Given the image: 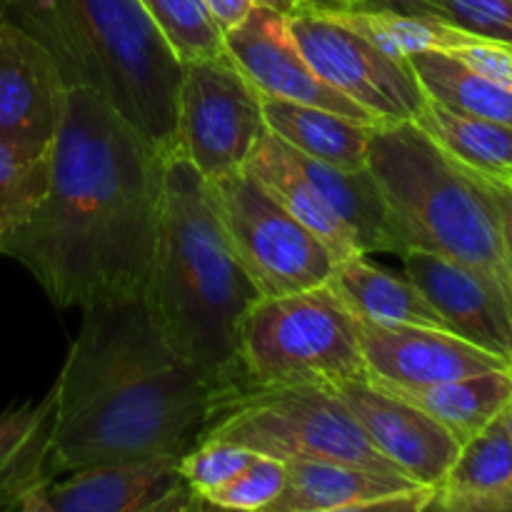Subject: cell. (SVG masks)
<instances>
[{
	"mask_svg": "<svg viewBox=\"0 0 512 512\" xmlns=\"http://www.w3.org/2000/svg\"><path fill=\"white\" fill-rule=\"evenodd\" d=\"M265 130L260 93L228 53L183 63L175 153L205 178L243 170Z\"/></svg>",
	"mask_w": 512,
	"mask_h": 512,
	"instance_id": "obj_9",
	"label": "cell"
},
{
	"mask_svg": "<svg viewBox=\"0 0 512 512\" xmlns=\"http://www.w3.org/2000/svg\"><path fill=\"white\" fill-rule=\"evenodd\" d=\"M225 53L265 98L315 105L360 123L378 125L360 105L330 88L315 73L290 30L288 15L268 5L255 3L238 25L225 30Z\"/></svg>",
	"mask_w": 512,
	"mask_h": 512,
	"instance_id": "obj_13",
	"label": "cell"
},
{
	"mask_svg": "<svg viewBox=\"0 0 512 512\" xmlns=\"http://www.w3.org/2000/svg\"><path fill=\"white\" fill-rule=\"evenodd\" d=\"M368 168L408 250H428L488 280L512 310L498 210L478 173L455 163L415 120L373 125Z\"/></svg>",
	"mask_w": 512,
	"mask_h": 512,
	"instance_id": "obj_5",
	"label": "cell"
},
{
	"mask_svg": "<svg viewBox=\"0 0 512 512\" xmlns=\"http://www.w3.org/2000/svg\"><path fill=\"white\" fill-rule=\"evenodd\" d=\"M255 3L268 5V8L288 15V18H293V15H300V13H308V3H305V0H255Z\"/></svg>",
	"mask_w": 512,
	"mask_h": 512,
	"instance_id": "obj_38",
	"label": "cell"
},
{
	"mask_svg": "<svg viewBox=\"0 0 512 512\" xmlns=\"http://www.w3.org/2000/svg\"><path fill=\"white\" fill-rule=\"evenodd\" d=\"M448 55L458 58L460 63L468 65L475 73L485 75V78L493 80V83L512 90V45L498 43V40L478 38V35H475L473 40L458 45V48L450 50Z\"/></svg>",
	"mask_w": 512,
	"mask_h": 512,
	"instance_id": "obj_33",
	"label": "cell"
},
{
	"mask_svg": "<svg viewBox=\"0 0 512 512\" xmlns=\"http://www.w3.org/2000/svg\"><path fill=\"white\" fill-rule=\"evenodd\" d=\"M68 85L50 50L15 20L0 18V143L38 158L53 153Z\"/></svg>",
	"mask_w": 512,
	"mask_h": 512,
	"instance_id": "obj_12",
	"label": "cell"
},
{
	"mask_svg": "<svg viewBox=\"0 0 512 512\" xmlns=\"http://www.w3.org/2000/svg\"><path fill=\"white\" fill-rule=\"evenodd\" d=\"M180 63L225 53V33L205 0H140Z\"/></svg>",
	"mask_w": 512,
	"mask_h": 512,
	"instance_id": "obj_28",
	"label": "cell"
},
{
	"mask_svg": "<svg viewBox=\"0 0 512 512\" xmlns=\"http://www.w3.org/2000/svg\"><path fill=\"white\" fill-rule=\"evenodd\" d=\"M290 30L315 73L375 123L415 120L428 103L410 60L383 53L333 15H293Z\"/></svg>",
	"mask_w": 512,
	"mask_h": 512,
	"instance_id": "obj_10",
	"label": "cell"
},
{
	"mask_svg": "<svg viewBox=\"0 0 512 512\" xmlns=\"http://www.w3.org/2000/svg\"><path fill=\"white\" fill-rule=\"evenodd\" d=\"M205 5L210 8L213 18L218 20V25L225 30H230L233 25H238L245 15L253 10L255 0H205Z\"/></svg>",
	"mask_w": 512,
	"mask_h": 512,
	"instance_id": "obj_36",
	"label": "cell"
},
{
	"mask_svg": "<svg viewBox=\"0 0 512 512\" xmlns=\"http://www.w3.org/2000/svg\"><path fill=\"white\" fill-rule=\"evenodd\" d=\"M208 183L220 223L260 298L328 283L335 255L258 180L238 170Z\"/></svg>",
	"mask_w": 512,
	"mask_h": 512,
	"instance_id": "obj_8",
	"label": "cell"
},
{
	"mask_svg": "<svg viewBox=\"0 0 512 512\" xmlns=\"http://www.w3.org/2000/svg\"><path fill=\"white\" fill-rule=\"evenodd\" d=\"M285 485L283 460L258 455L245 470L220 488L203 495V510H240L265 512L278 500Z\"/></svg>",
	"mask_w": 512,
	"mask_h": 512,
	"instance_id": "obj_30",
	"label": "cell"
},
{
	"mask_svg": "<svg viewBox=\"0 0 512 512\" xmlns=\"http://www.w3.org/2000/svg\"><path fill=\"white\" fill-rule=\"evenodd\" d=\"M258 453L228 440H198L195 448L178 458V468L188 488L193 490L203 505V495L220 488L230 478L248 468Z\"/></svg>",
	"mask_w": 512,
	"mask_h": 512,
	"instance_id": "obj_31",
	"label": "cell"
},
{
	"mask_svg": "<svg viewBox=\"0 0 512 512\" xmlns=\"http://www.w3.org/2000/svg\"><path fill=\"white\" fill-rule=\"evenodd\" d=\"M55 478L90 465L180 455L208 420L213 383L165 340L145 298L83 305L53 388Z\"/></svg>",
	"mask_w": 512,
	"mask_h": 512,
	"instance_id": "obj_2",
	"label": "cell"
},
{
	"mask_svg": "<svg viewBox=\"0 0 512 512\" xmlns=\"http://www.w3.org/2000/svg\"><path fill=\"white\" fill-rule=\"evenodd\" d=\"M313 13H348V10H363L360 0H305Z\"/></svg>",
	"mask_w": 512,
	"mask_h": 512,
	"instance_id": "obj_37",
	"label": "cell"
},
{
	"mask_svg": "<svg viewBox=\"0 0 512 512\" xmlns=\"http://www.w3.org/2000/svg\"><path fill=\"white\" fill-rule=\"evenodd\" d=\"M445 20L478 38L512 45V0H438Z\"/></svg>",
	"mask_w": 512,
	"mask_h": 512,
	"instance_id": "obj_32",
	"label": "cell"
},
{
	"mask_svg": "<svg viewBox=\"0 0 512 512\" xmlns=\"http://www.w3.org/2000/svg\"><path fill=\"white\" fill-rule=\"evenodd\" d=\"M393 393L438 420L463 445L508 408L512 400V368L488 370L428 388L393 390Z\"/></svg>",
	"mask_w": 512,
	"mask_h": 512,
	"instance_id": "obj_24",
	"label": "cell"
},
{
	"mask_svg": "<svg viewBox=\"0 0 512 512\" xmlns=\"http://www.w3.org/2000/svg\"><path fill=\"white\" fill-rule=\"evenodd\" d=\"M145 305L170 345L215 388L233 383L240 320L260 298L240 265L210 183L180 153L163 158Z\"/></svg>",
	"mask_w": 512,
	"mask_h": 512,
	"instance_id": "obj_3",
	"label": "cell"
},
{
	"mask_svg": "<svg viewBox=\"0 0 512 512\" xmlns=\"http://www.w3.org/2000/svg\"><path fill=\"white\" fill-rule=\"evenodd\" d=\"M410 65L428 98L478 118L512 125V90L475 73L453 55L420 53L410 58Z\"/></svg>",
	"mask_w": 512,
	"mask_h": 512,
	"instance_id": "obj_26",
	"label": "cell"
},
{
	"mask_svg": "<svg viewBox=\"0 0 512 512\" xmlns=\"http://www.w3.org/2000/svg\"><path fill=\"white\" fill-rule=\"evenodd\" d=\"M50 163L53 153L28 158L0 143V253L43 205L50 188Z\"/></svg>",
	"mask_w": 512,
	"mask_h": 512,
	"instance_id": "obj_29",
	"label": "cell"
},
{
	"mask_svg": "<svg viewBox=\"0 0 512 512\" xmlns=\"http://www.w3.org/2000/svg\"><path fill=\"white\" fill-rule=\"evenodd\" d=\"M163 155L98 93L70 88L33 218L3 245L58 308L143 298L153 260Z\"/></svg>",
	"mask_w": 512,
	"mask_h": 512,
	"instance_id": "obj_1",
	"label": "cell"
},
{
	"mask_svg": "<svg viewBox=\"0 0 512 512\" xmlns=\"http://www.w3.org/2000/svg\"><path fill=\"white\" fill-rule=\"evenodd\" d=\"M200 440H228L283 463L335 460L398 473L365 438L343 400L325 385L235 380L215 388Z\"/></svg>",
	"mask_w": 512,
	"mask_h": 512,
	"instance_id": "obj_6",
	"label": "cell"
},
{
	"mask_svg": "<svg viewBox=\"0 0 512 512\" xmlns=\"http://www.w3.org/2000/svg\"><path fill=\"white\" fill-rule=\"evenodd\" d=\"M365 378L383 388L415 390L512 365L450 330L358 320Z\"/></svg>",
	"mask_w": 512,
	"mask_h": 512,
	"instance_id": "obj_15",
	"label": "cell"
},
{
	"mask_svg": "<svg viewBox=\"0 0 512 512\" xmlns=\"http://www.w3.org/2000/svg\"><path fill=\"white\" fill-rule=\"evenodd\" d=\"M415 123L463 168L485 178L512 180V125L448 108L433 98Z\"/></svg>",
	"mask_w": 512,
	"mask_h": 512,
	"instance_id": "obj_25",
	"label": "cell"
},
{
	"mask_svg": "<svg viewBox=\"0 0 512 512\" xmlns=\"http://www.w3.org/2000/svg\"><path fill=\"white\" fill-rule=\"evenodd\" d=\"M363 10H390L403 15H425V18H443L445 13L438 0H360Z\"/></svg>",
	"mask_w": 512,
	"mask_h": 512,
	"instance_id": "obj_35",
	"label": "cell"
},
{
	"mask_svg": "<svg viewBox=\"0 0 512 512\" xmlns=\"http://www.w3.org/2000/svg\"><path fill=\"white\" fill-rule=\"evenodd\" d=\"M480 180L485 183V188H488L490 198H493V203H495V210H498L505 253H508L510 268H512V180L485 178V175H480Z\"/></svg>",
	"mask_w": 512,
	"mask_h": 512,
	"instance_id": "obj_34",
	"label": "cell"
},
{
	"mask_svg": "<svg viewBox=\"0 0 512 512\" xmlns=\"http://www.w3.org/2000/svg\"><path fill=\"white\" fill-rule=\"evenodd\" d=\"M235 370L253 385L333 388L365 378L358 318L328 283L263 295L240 320Z\"/></svg>",
	"mask_w": 512,
	"mask_h": 512,
	"instance_id": "obj_7",
	"label": "cell"
},
{
	"mask_svg": "<svg viewBox=\"0 0 512 512\" xmlns=\"http://www.w3.org/2000/svg\"><path fill=\"white\" fill-rule=\"evenodd\" d=\"M290 148V145H288ZM295 165L348 230L358 253H405L393 213L370 168H335L290 148Z\"/></svg>",
	"mask_w": 512,
	"mask_h": 512,
	"instance_id": "obj_18",
	"label": "cell"
},
{
	"mask_svg": "<svg viewBox=\"0 0 512 512\" xmlns=\"http://www.w3.org/2000/svg\"><path fill=\"white\" fill-rule=\"evenodd\" d=\"M3 13L50 50L68 90H93L158 155L175 153L183 63L140 0H3Z\"/></svg>",
	"mask_w": 512,
	"mask_h": 512,
	"instance_id": "obj_4",
	"label": "cell"
},
{
	"mask_svg": "<svg viewBox=\"0 0 512 512\" xmlns=\"http://www.w3.org/2000/svg\"><path fill=\"white\" fill-rule=\"evenodd\" d=\"M400 258L403 273L455 335L512 365V310L488 280L428 250H408Z\"/></svg>",
	"mask_w": 512,
	"mask_h": 512,
	"instance_id": "obj_17",
	"label": "cell"
},
{
	"mask_svg": "<svg viewBox=\"0 0 512 512\" xmlns=\"http://www.w3.org/2000/svg\"><path fill=\"white\" fill-rule=\"evenodd\" d=\"M260 103L265 128L298 153L335 168H368V145L373 133L370 123L293 100L260 95Z\"/></svg>",
	"mask_w": 512,
	"mask_h": 512,
	"instance_id": "obj_21",
	"label": "cell"
},
{
	"mask_svg": "<svg viewBox=\"0 0 512 512\" xmlns=\"http://www.w3.org/2000/svg\"><path fill=\"white\" fill-rule=\"evenodd\" d=\"M243 170L250 178L258 180L315 238L323 240L325 248L335 255L338 263L358 255V248L350 240L348 230L335 218L333 210L323 203V198L315 193L305 175L300 173L288 145L275 138L270 130H265L263 138L258 140Z\"/></svg>",
	"mask_w": 512,
	"mask_h": 512,
	"instance_id": "obj_23",
	"label": "cell"
},
{
	"mask_svg": "<svg viewBox=\"0 0 512 512\" xmlns=\"http://www.w3.org/2000/svg\"><path fill=\"white\" fill-rule=\"evenodd\" d=\"M430 510L512 512V438L503 415L460 445Z\"/></svg>",
	"mask_w": 512,
	"mask_h": 512,
	"instance_id": "obj_19",
	"label": "cell"
},
{
	"mask_svg": "<svg viewBox=\"0 0 512 512\" xmlns=\"http://www.w3.org/2000/svg\"><path fill=\"white\" fill-rule=\"evenodd\" d=\"M328 285L348 305L350 313L365 323L423 325V328L450 330L408 275L400 278L370 263L368 255L363 253L335 265Z\"/></svg>",
	"mask_w": 512,
	"mask_h": 512,
	"instance_id": "obj_20",
	"label": "cell"
},
{
	"mask_svg": "<svg viewBox=\"0 0 512 512\" xmlns=\"http://www.w3.org/2000/svg\"><path fill=\"white\" fill-rule=\"evenodd\" d=\"M55 395L28 400L0 413V510H18L20 503L55 478L53 453Z\"/></svg>",
	"mask_w": 512,
	"mask_h": 512,
	"instance_id": "obj_22",
	"label": "cell"
},
{
	"mask_svg": "<svg viewBox=\"0 0 512 512\" xmlns=\"http://www.w3.org/2000/svg\"><path fill=\"white\" fill-rule=\"evenodd\" d=\"M203 510L178 458H130L53 478L30 493L18 512H193Z\"/></svg>",
	"mask_w": 512,
	"mask_h": 512,
	"instance_id": "obj_11",
	"label": "cell"
},
{
	"mask_svg": "<svg viewBox=\"0 0 512 512\" xmlns=\"http://www.w3.org/2000/svg\"><path fill=\"white\" fill-rule=\"evenodd\" d=\"M433 495L435 488L400 473L335 460H293L285 463L283 493L265 512H420L430 510Z\"/></svg>",
	"mask_w": 512,
	"mask_h": 512,
	"instance_id": "obj_16",
	"label": "cell"
},
{
	"mask_svg": "<svg viewBox=\"0 0 512 512\" xmlns=\"http://www.w3.org/2000/svg\"><path fill=\"white\" fill-rule=\"evenodd\" d=\"M353 28L365 40L393 58L410 60L420 53H450L468 43L475 35L443 18L403 15L390 10H348V13H325Z\"/></svg>",
	"mask_w": 512,
	"mask_h": 512,
	"instance_id": "obj_27",
	"label": "cell"
},
{
	"mask_svg": "<svg viewBox=\"0 0 512 512\" xmlns=\"http://www.w3.org/2000/svg\"><path fill=\"white\" fill-rule=\"evenodd\" d=\"M503 420H505V425H508V433H510V438H512V400L508 403V408L503 410Z\"/></svg>",
	"mask_w": 512,
	"mask_h": 512,
	"instance_id": "obj_39",
	"label": "cell"
},
{
	"mask_svg": "<svg viewBox=\"0 0 512 512\" xmlns=\"http://www.w3.org/2000/svg\"><path fill=\"white\" fill-rule=\"evenodd\" d=\"M330 390L398 473L425 488H435L443 480L460 443L438 420L368 378L343 380Z\"/></svg>",
	"mask_w": 512,
	"mask_h": 512,
	"instance_id": "obj_14",
	"label": "cell"
}]
</instances>
